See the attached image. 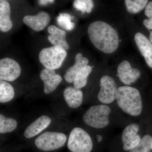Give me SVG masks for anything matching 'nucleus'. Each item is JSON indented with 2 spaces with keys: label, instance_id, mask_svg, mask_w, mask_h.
<instances>
[{
  "label": "nucleus",
  "instance_id": "obj_21",
  "mask_svg": "<svg viewBox=\"0 0 152 152\" xmlns=\"http://www.w3.org/2000/svg\"><path fill=\"white\" fill-rule=\"evenodd\" d=\"M17 121L11 118H7L2 114L0 115V133L4 134L11 132L16 129Z\"/></svg>",
  "mask_w": 152,
  "mask_h": 152
},
{
  "label": "nucleus",
  "instance_id": "obj_26",
  "mask_svg": "<svg viewBox=\"0 0 152 152\" xmlns=\"http://www.w3.org/2000/svg\"><path fill=\"white\" fill-rule=\"evenodd\" d=\"M145 14L148 19L152 20V1L149 2L147 5Z\"/></svg>",
  "mask_w": 152,
  "mask_h": 152
},
{
  "label": "nucleus",
  "instance_id": "obj_20",
  "mask_svg": "<svg viewBox=\"0 0 152 152\" xmlns=\"http://www.w3.org/2000/svg\"><path fill=\"white\" fill-rule=\"evenodd\" d=\"M92 71V68L88 65L77 74L73 82L74 88L80 89L87 85L88 77Z\"/></svg>",
  "mask_w": 152,
  "mask_h": 152
},
{
  "label": "nucleus",
  "instance_id": "obj_23",
  "mask_svg": "<svg viewBox=\"0 0 152 152\" xmlns=\"http://www.w3.org/2000/svg\"><path fill=\"white\" fill-rule=\"evenodd\" d=\"M152 140L151 136L146 135L141 139L138 145L129 152H150L151 149Z\"/></svg>",
  "mask_w": 152,
  "mask_h": 152
},
{
  "label": "nucleus",
  "instance_id": "obj_13",
  "mask_svg": "<svg viewBox=\"0 0 152 152\" xmlns=\"http://www.w3.org/2000/svg\"><path fill=\"white\" fill-rule=\"evenodd\" d=\"M134 40L147 64L152 68V44L146 36L140 32L136 33Z\"/></svg>",
  "mask_w": 152,
  "mask_h": 152
},
{
  "label": "nucleus",
  "instance_id": "obj_19",
  "mask_svg": "<svg viewBox=\"0 0 152 152\" xmlns=\"http://www.w3.org/2000/svg\"><path fill=\"white\" fill-rule=\"evenodd\" d=\"M15 91L12 86L6 81L0 80V102L7 103L13 99Z\"/></svg>",
  "mask_w": 152,
  "mask_h": 152
},
{
  "label": "nucleus",
  "instance_id": "obj_2",
  "mask_svg": "<svg viewBox=\"0 0 152 152\" xmlns=\"http://www.w3.org/2000/svg\"><path fill=\"white\" fill-rule=\"evenodd\" d=\"M115 99L118 105L126 113L137 116L141 113L142 102L140 94L133 87L124 86L117 89Z\"/></svg>",
  "mask_w": 152,
  "mask_h": 152
},
{
  "label": "nucleus",
  "instance_id": "obj_1",
  "mask_svg": "<svg viewBox=\"0 0 152 152\" xmlns=\"http://www.w3.org/2000/svg\"><path fill=\"white\" fill-rule=\"evenodd\" d=\"M90 40L96 48L107 54L116 50L119 44L118 34L110 25L104 22H93L88 28Z\"/></svg>",
  "mask_w": 152,
  "mask_h": 152
},
{
  "label": "nucleus",
  "instance_id": "obj_14",
  "mask_svg": "<svg viewBox=\"0 0 152 152\" xmlns=\"http://www.w3.org/2000/svg\"><path fill=\"white\" fill-rule=\"evenodd\" d=\"M48 31L50 34L48 40L54 46L61 47L66 50H69V47L66 40V33L65 31L51 25L48 28Z\"/></svg>",
  "mask_w": 152,
  "mask_h": 152
},
{
  "label": "nucleus",
  "instance_id": "obj_15",
  "mask_svg": "<svg viewBox=\"0 0 152 152\" xmlns=\"http://www.w3.org/2000/svg\"><path fill=\"white\" fill-rule=\"evenodd\" d=\"M51 122L49 117L42 115L32 123L25 130L24 135L27 138H31L39 134L48 127Z\"/></svg>",
  "mask_w": 152,
  "mask_h": 152
},
{
  "label": "nucleus",
  "instance_id": "obj_24",
  "mask_svg": "<svg viewBox=\"0 0 152 152\" xmlns=\"http://www.w3.org/2000/svg\"><path fill=\"white\" fill-rule=\"evenodd\" d=\"M74 6L82 12L90 13L94 7V4L92 1H75L74 2Z\"/></svg>",
  "mask_w": 152,
  "mask_h": 152
},
{
  "label": "nucleus",
  "instance_id": "obj_3",
  "mask_svg": "<svg viewBox=\"0 0 152 152\" xmlns=\"http://www.w3.org/2000/svg\"><path fill=\"white\" fill-rule=\"evenodd\" d=\"M111 109L105 104L92 106L83 116V120L88 126L96 129H102L110 124L109 116Z\"/></svg>",
  "mask_w": 152,
  "mask_h": 152
},
{
  "label": "nucleus",
  "instance_id": "obj_22",
  "mask_svg": "<svg viewBox=\"0 0 152 152\" xmlns=\"http://www.w3.org/2000/svg\"><path fill=\"white\" fill-rule=\"evenodd\" d=\"M148 3L147 0H126L127 10L132 14H137L143 10Z\"/></svg>",
  "mask_w": 152,
  "mask_h": 152
},
{
  "label": "nucleus",
  "instance_id": "obj_9",
  "mask_svg": "<svg viewBox=\"0 0 152 152\" xmlns=\"http://www.w3.org/2000/svg\"><path fill=\"white\" fill-rule=\"evenodd\" d=\"M139 130L138 125L136 124H130L125 128L122 136L124 151H130L138 145L141 139L137 134Z\"/></svg>",
  "mask_w": 152,
  "mask_h": 152
},
{
  "label": "nucleus",
  "instance_id": "obj_7",
  "mask_svg": "<svg viewBox=\"0 0 152 152\" xmlns=\"http://www.w3.org/2000/svg\"><path fill=\"white\" fill-rule=\"evenodd\" d=\"M100 90L98 95L99 101L102 103L110 104L115 99L117 86L115 80L110 76H103L100 80Z\"/></svg>",
  "mask_w": 152,
  "mask_h": 152
},
{
  "label": "nucleus",
  "instance_id": "obj_16",
  "mask_svg": "<svg viewBox=\"0 0 152 152\" xmlns=\"http://www.w3.org/2000/svg\"><path fill=\"white\" fill-rule=\"evenodd\" d=\"M89 61L87 58L83 57L81 53H78L75 58V63L73 66L70 67L66 71L64 78L66 81L72 83L77 74L82 69L88 66Z\"/></svg>",
  "mask_w": 152,
  "mask_h": 152
},
{
  "label": "nucleus",
  "instance_id": "obj_6",
  "mask_svg": "<svg viewBox=\"0 0 152 152\" xmlns=\"http://www.w3.org/2000/svg\"><path fill=\"white\" fill-rule=\"evenodd\" d=\"M66 140V136L63 133L46 132L37 137L35 144L39 149L51 151L64 146Z\"/></svg>",
  "mask_w": 152,
  "mask_h": 152
},
{
  "label": "nucleus",
  "instance_id": "obj_4",
  "mask_svg": "<svg viewBox=\"0 0 152 152\" xmlns=\"http://www.w3.org/2000/svg\"><path fill=\"white\" fill-rule=\"evenodd\" d=\"M66 56V50L53 46L42 49L39 54V60L45 68L54 70L61 66Z\"/></svg>",
  "mask_w": 152,
  "mask_h": 152
},
{
  "label": "nucleus",
  "instance_id": "obj_18",
  "mask_svg": "<svg viewBox=\"0 0 152 152\" xmlns=\"http://www.w3.org/2000/svg\"><path fill=\"white\" fill-rule=\"evenodd\" d=\"M64 96L68 106L72 108L78 107L83 103V92L74 87H67L64 91Z\"/></svg>",
  "mask_w": 152,
  "mask_h": 152
},
{
  "label": "nucleus",
  "instance_id": "obj_8",
  "mask_svg": "<svg viewBox=\"0 0 152 152\" xmlns=\"http://www.w3.org/2000/svg\"><path fill=\"white\" fill-rule=\"evenodd\" d=\"M21 69L13 59L4 58L0 60V80L13 81L20 76Z\"/></svg>",
  "mask_w": 152,
  "mask_h": 152
},
{
  "label": "nucleus",
  "instance_id": "obj_12",
  "mask_svg": "<svg viewBox=\"0 0 152 152\" xmlns=\"http://www.w3.org/2000/svg\"><path fill=\"white\" fill-rule=\"evenodd\" d=\"M50 17L48 13L40 12L35 15H26L23 18L24 23L35 31H42L48 24Z\"/></svg>",
  "mask_w": 152,
  "mask_h": 152
},
{
  "label": "nucleus",
  "instance_id": "obj_11",
  "mask_svg": "<svg viewBox=\"0 0 152 152\" xmlns=\"http://www.w3.org/2000/svg\"><path fill=\"white\" fill-rule=\"evenodd\" d=\"M39 77L43 82L44 93L46 94L53 92L62 81L61 77L56 74L55 70L46 68L41 71Z\"/></svg>",
  "mask_w": 152,
  "mask_h": 152
},
{
  "label": "nucleus",
  "instance_id": "obj_25",
  "mask_svg": "<svg viewBox=\"0 0 152 152\" xmlns=\"http://www.w3.org/2000/svg\"><path fill=\"white\" fill-rule=\"evenodd\" d=\"M143 24L150 31L149 40L152 44V20L148 19H145Z\"/></svg>",
  "mask_w": 152,
  "mask_h": 152
},
{
  "label": "nucleus",
  "instance_id": "obj_10",
  "mask_svg": "<svg viewBox=\"0 0 152 152\" xmlns=\"http://www.w3.org/2000/svg\"><path fill=\"white\" fill-rule=\"evenodd\" d=\"M118 76L124 84L130 85L140 77V72L138 69L132 67L128 61H124L118 67Z\"/></svg>",
  "mask_w": 152,
  "mask_h": 152
},
{
  "label": "nucleus",
  "instance_id": "obj_5",
  "mask_svg": "<svg viewBox=\"0 0 152 152\" xmlns=\"http://www.w3.org/2000/svg\"><path fill=\"white\" fill-rule=\"evenodd\" d=\"M67 147L72 152H91L93 147L92 140L84 130L76 127L71 132Z\"/></svg>",
  "mask_w": 152,
  "mask_h": 152
},
{
  "label": "nucleus",
  "instance_id": "obj_27",
  "mask_svg": "<svg viewBox=\"0 0 152 152\" xmlns=\"http://www.w3.org/2000/svg\"><path fill=\"white\" fill-rule=\"evenodd\" d=\"M54 1H39L40 4H45L47 3H53Z\"/></svg>",
  "mask_w": 152,
  "mask_h": 152
},
{
  "label": "nucleus",
  "instance_id": "obj_28",
  "mask_svg": "<svg viewBox=\"0 0 152 152\" xmlns=\"http://www.w3.org/2000/svg\"><path fill=\"white\" fill-rule=\"evenodd\" d=\"M151 149L152 150V143H151Z\"/></svg>",
  "mask_w": 152,
  "mask_h": 152
},
{
  "label": "nucleus",
  "instance_id": "obj_17",
  "mask_svg": "<svg viewBox=\"0 0 152 152\" xmlns=\"http://www.w3.org/2000/svg\"><path fill=\"white\" fill-rule=\"evenodd\" d=\"M11 9L7 1H0V30L4 32L12 28L13 24L10 19Z\"/></svg>",
  "mask_w": 152,
  "mask_h": 152
}]
</instances>
